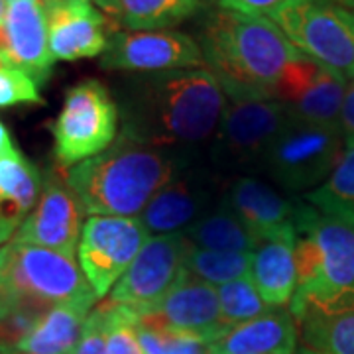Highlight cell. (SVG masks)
Segmentation results:
<instances>
[{"instance_id":"cell-32","label":"cell","mask_w":354,"mask_h":354,"mask_svg":"<svg viewBox=\"0 0 354 354\" xmlns=\"http://www.w3.org/2000/svg\"><path fill=\"white\" fill-rule=\"evenodd\" d=\"M321 69H323V65L304 53L297 59L290 62L283 67L278 83H276V101L293 104L297 99H301L307 93V88L315 83Z\"/></svg>"},{"instance_id":"cell-39","label":"cell","mask_w":354,"mask_h":354,"mask_svg":"<svg viewBox=\"0 0 354 354\" xmlns=\"http://www.w3.org/2000/svg\"><path fill=\"white\" fill-rule=\"evenodd\" d=\"M335 4H339L342 8H354V0H330Z\"/></svg>"},{"instance_id":"cell-16","label":"cell","mask_w":354,"mask_h":354,"mask_svg":"<svg viewBox=\"0 0 354 354\" xmlns=\"http://www.w3.org/2000/svg\"><path fill=\"white\" fill-rule=\"evenodd\" d=\"M46 16L51 55L62 62L102 55L111 36L118 32L93 0H67Z\"/></svg>"},{"instance_id":"cell-37","label":"cell","mask_w":354,"mask_h":354,"mask_svg":"<svg viewBox=\"0 0 354 354\" xmlns=\"http://www.w3.org/2000/svg\"><path fill=\"white\" fill-rule=\"evenodd\" d=\"M14 152H16V146H14L12 138H10V134H8L6 127L0 122V160H2V158H6V156H10V153Z\"/></svg>"},{"instance_id":"cell-13","label":"cell","mask_w":354,"mask_h":354,"mask_svg":"<svg viewBox=\"0 0 354 354\" xmlns=\"http://www.w3.org/2000/svg\"><path fill=\"white\" fill-rule=\"evenodd\" d=\"M201 65L205 67V62L195 38L174 30H118L101 57L102 69L130 73L199 69Z\"/></svg>"},{"instance_id":"cell-15","label":"cell","mask_w":354,"mask_h":354,"mask_svg":"<svg viewBox=\"0 0 354 354\" xmlns=\"http://www.w3.org/2000/svg\"><path fill=\"white\" fill-rule=\"evenodd\" d=\"M134 315L142 325L187 333L209 342L221 339L230 329L221 315L215 286L191 278L187 272L160 304Z\"/></svg>"},{"instance_id":"cell-29","label":"cell","mask_w":354,"mask_h":354,"mask_svg":"<svg viewBox=\"0 0 354 354\" xmlns=\"http://www.w3.org/2000/svg\"><path fill=\"white\" fill-rule=\"evenodd\" d=\"M216 293H218L221 315L228 327L252 321L256 317L268 313L270 309H274L262 299L250 276L228 281L225 286H221Z\"/></svg>"},{"instance_id":"cell-34","label":"cell","mask_w":354,"mask_h":354,"mask_svg":"<svg viewBox=\"0 0 354 354\" xmlns=\"http://www.w3.org/2000/svg\"><path fill=\"white\" fill-rule=\"evenodd\" d=\"M73 354H109V348H106V304L104 301L88 313Z\"/></svg>"},{"instance_id":"cell-25","label":"cell","mask_w":354,"mask_h":354,"mask_svg":"<svg viewBox=\"0 0 354 354\" xmlns=\"http://www.w3.org/2000/svg\"><path fill=\"white\" fill-rule=\"evenodd\" d=\"M346 83L348 81L341 71H335L323 65L315 83L307 88L304 97L297 99L293 104H288L291 114L307 122L339 127Z\"/></svg>"},{"instance_id":"cell-17","label":"cell","mask_w":354,"mask_h":354,"mask_svg":"<svg viewBox=\"0 0 354 354\" xmlns=\"http://www.w3.org/2000/svg\"><path fill=\"white\" fill-rule=\"evenodd\" d=\"M4 30L8 41V62L32 77L38 85L46 83L55 57L50 50L48 16L38 0H12L6 4Z\"/></svg>"},{"instance_id":"cell-4","label":"cell","mask_w":354,"mask_h":354,"mask_svg":"<svg viewBox=\"0 0 354 354\" xmlns=\"http://www.w3.org/2000/svg\"><path fill=\"white\" fill-rule=\"evenodd\" d=\"M297 286L290 311L299 323L307 313L337 315L354 309V225L297 203Z\"/></svg>"},{"instance_id":"cell-9","label":"cell","mask_w":354,"mask_h":354,"mask_svg":"<svg viewBox=\"0 0 354 354\" xmlns=\"http://www.w3.org/2000/svg\"><path fill=\"white\" fill-rule=\"evenodd\" d=\"M118 118L116 101L101 81L85 79L69 88L51 127L57 164L69 169L104 152L118 136Z\"/></svg>"},{"instance_id":"cell-7","label":"cell","mask_w":354,"mask_h":354,"mask_svg":"<svg viewBox=\"0 0 354 354\" xmlns=\"http://www.w3.org/2000/svg\"><path fill=\"white\" fill-rule=\"evenodd\" d=\"M346 150L341 127L307 122L291 114L266 158L262 176L288 193L317 189Z\"/></svg>"},{"instance_id":"cell-1","label":"cell","mask_w":354,"mask_h":354,"mask_svg":"<svg viewBox=\"0 0 354 354\" xmlns=\"http://www.w3.org/2000/svg\"><path fill=\"white\" fill-rule=\"evenodd\" d=\"M227 102L223 87L205 67L136 73L116 85L120 132L191 160H207Z\"/></svg>"},{"instance_id":"cell-43","label":"cell","mask_w":354,"mask_h":354,"mask_svg":"<svg viewBox=\"0 0 354 354\" xmlns=\"http://www.w3.org/2000/svg\"><path fill=\"white\" fill-rule=\"evenodd\" d=\"M353 22H354V10H353Z\"/></svg>"},{"instance_id":"cell-22","label":"cell","mask_w":354,"mask_h":354,"mask_svg":"<svg viewBox=\"0 0 354 354\" xmlns=\"http://www.w3.org/2000/svg\"><path fill=\"white\" fill-rule=\"evenodd\" d=\"M116 30L150 32L181 24L201 10L199 0H93Z\"/></svg>"},{"instance_id":"cell-27","label":"cell","mask_w":354,"mask_h":354,"mask_svg":"<svg viewBox=\"0 0 354 354\" xmlns=\"http://www.w3.org/2000/svg\"><path fill=\"white\" fill-rule=\"evenodd\" d=\"M297 325L307 348L319 354H354V309L337 315L307 313Z\"/></svg>"},{"instance_id":"cell-41","label":"cell","mask_w":354,"mask_h":354,"mask_svg":"<svg viewBox=\"0 0 354 354\" xmlns=\"http://www.w3.org/2000/svg\"><path fill=\"white\" fill-rule=\"evenodd\" d=\"M295 354H319V353L311 351V348H307V346H299V348L295 351Z\"/></svg>"},{"instance_id":"cell-24","label":"cell","mask_w":354,"mask_h":354,"mask_svg":"<svg viewBox=\"0 0 354 354\" xmlns=\"http://www.w3.org/2000/svg\"><path fill=\"white\" fill-rule=\"evenodd\" d=\"M183 234L195 248L211 252L252 254L258 244L256 236L228 209L223 199L213 211L185 228Z\"/></svg>"},{"instance_id":"cell-26","label":"cell","mask_w":354,"mask_h":354,"mask_svg":"<svg viewBox=\"0 0 354 354\" xmlns=\"http://www.w3.org/2000/svg\"><path fill=\"white\" fill-rule=\"evenodd\" d=\"M305 201L323 215L354 225V144L346 146L327 181L311 193H305Z\"/></svg>"},{"instance_id":"cell-5","label":"cell","mask_w":354,"mask_h":354,"mask_svg":"<svg viewBox=\"0 0 354 354\" xmlns=\"http://www.w3.org/2000/svg\"><path fill=\"white\" fill-rule=\"evenodd\" d=\"M75 256L10 241L0 248V319L12 313L44 317L57 305H97Z\"/></svg>"},{"instance_id":"cell-12","label":"cell","mask_w":354,"mask_h":354,"mask_svg":"<svg viewBox=\"0 0 354 354\" xmlns=\"http://www.w3.org/2000/svg\"><path fill=\"white\" fill-rule=\"evenodd\" d=\"M227 185V179L218 176L207 160L195 162L158 191L138 218L150 234L185 230L215 209Z\"/></svg>"},{"instance_id":"cell-31","label":"cell","mask_w":354,"mask_h":354,"mask_svg":"<svg viewBox=\"0 0 354 354\" xmlns=\"http://www.w3.org/2000/svg\"><path fill=\"white\" fill-rule=\"evenodd\" d=\"M106 304V348L109 354H144L136 337L134 313L113 301Z\"/></svg>"},{"instance_id":"cell-18","label":"cell","mask_w":354,"mask_h":354,"mask_svg":"<svg viewBox=\"0 0 354 354\" xmlns=\"http://www.w3.org/2000/svg\"><path fill=\"white\" fill-rule=\"evenodd\" d=\"M223 201L246 225L256 241L293 225L299 203L283 197L274 185L256 176L230 179Z\"/></svg>"},{"instance_id":"cell-30","label":"cell","mask_w":354,"mask_h":354,"mask_svg":"<svg viewBox=\"0 0 354 354\" xmlns=\"http://www.w3.org/2000/svg\"><path fill=\"white\" fill-rule=\"evenodd\" d=\"M134 327L144 354H213L211 342L201 337L165 327H148L138 321H134Z\"/></svg>"},{"instance_id":"cell-28","label":"cell","mask_w":354,"mask_h":354,"mask_svg":"<svg viewBox=\"0 0 354 354\" xmlns=\"http://www.w3.org/2000/svg\"><path fill=\"white\" fill-rule=\"evenodd\" d=\"M250 268H252V254L211 252L193 246L187 256L185 272L191 278L221 288L228 281L248 278Z\"/></svg>"},{"instance_id":"cell-38","label":"cell","mask_w":354,"mask_h":354,"mask_svg":"<svg viewBox=\"0 0 354 354\" xmlns=\"http://www.w3.org/2000/svg\"><path fill=\"white\" fill-rule=\"evenodd\" d=\"M218 2H221V0H199V6L209 10V8H215V6H218Z\"/></svg>"},{"instance_id":"cell-33","label":"cell","mask_w":354,"mask_h":354,"mask_svg":"<svg viewBox=\"0 0 354 354\" xmlns=\"http://www.w3.org/2000/svg\"><path fill=\"white\" fill-rule=\"evenodd\" d=\"M16 104H44L38 83L18 67L0 69V109Z\"/></svg>"},{"instance_id":"cell-11","label":"cell","mask_w":354,"mask_h":354,"mask_svg":"<svg viewBox=\"0 0 354 354\" xmlns=\"http://www.w3.org/2000/svg\"><path fill=\"white\" fill-rule=\"evenodd\" d=\"M191 248L193 244L183 230L150 236L127 274L111 290L109 301L124 305L134 313L148 311L185 276Z\"/></svg>"},{"instance_id":"cell-36","label":"cell","mask_w":354,"mask_h":354,"mask_svg":"<svg viewBox=\"0 0 354 354\" xmlns=\"http://www.w3.org/2000/svg\"><path fill=\"white\" fill-rule=\"evenodd\" d=\"M283 0H221L218 6L234 10V12L252 14V16H266L274 6H278Z\"/></svg>"},{"instance_id":"cell-14","label":"cell","mask_w":354,"mask_h":354,"mask_svg":"<svg viewBox=\"0 0 354 354\" xmlns=\"http://www.w3.org/2000/svg\"><path fill=\"white\" fill-rule=\"evenodd\" d=\"M83 216L85 209L67 185V179L50 171L34 211L26 216L12 241L75 256L85 225Z\"/></svg>"},{"instance_id":"cell-10","label":"cell","mask_w":354,"mask_h":354,"mask_svg":"<svg viewBox=\"0 0 354 354\" xmlns=\"http://www.w3.org/2000/svg\"><path fill=\"white\" fill-rule=\"evenodd\" d=\"M148 239L150 232L138 216H88L77 254L79 266L97 297L111 293Z\"/></svg>"},{"instance_id":"cell-3","label":"cell","mask_w":354,"mask_h":354,"mask_svg":"<svg viewBox=\"0 0 354 354\" xmlns=\"http://www.w3.org/2000/svg\"><path fill=\"white\" fill-rule=\"evenodd\" d=\"M201 162L148 146L118 132L113 144L67 169V185L85 215L138 216L158 191L187 165Z\"/></svg>"},{"instance_id":"cell-20","label":"cell","mask_w":354,"mask_h":354,"mask_svg":"<svg viewBox=\"0 0 354 354\" xmlns=\"http://www.w3.org/2000/svg\"><path fill=\"white\" fill-rule=\"evenodd\" d=\"M297 321L290 309L274 307L264 315L234 325L211 342L213 354H295Z\"/></svg>"},{"instance_id":"cell-35","label":"cell","mask_w":354,"mask_h":354,"mask_svg":"<svg viewBox=\"0 0 354 354\" xmlns=\"http://www.w3.org/2000/svg\"><path fill=\"white\" fill-rule=\"evenodd\" d=\"M339 127H341L342 136L346 140V146L354 144V77H351V81L346 83Z\"/></svg>"},{"instance_id":"cell-40","label":"cell","mask_w":354,"mask_h":354,"mask_svg":"<svg viewBox=\"0 0 354 354\" xmlns=\"http://www.w3.org/2000/svg\"><path fill=\"white\" fill-rule=\"evenodd\" d=\"M4 14H6V0H0V24H4Z\"/></svg>"},{"instance_id":"cell-21","label":"cell","mask_w":354,"mask_h":354,"mask_svg":"<svg viewBox=\"0 0 354 354\" xmlns=\"http://www.w3.org/2000/svg\"><path fill=\"white\" fill-rule=\"evenodd\" d=\"M41 174L16 152L0 160V244L12 239L41 195Z\"/></svg>"},{"instance_id":"cell-19","label":"cell","mask_w":354,"mask_h":354,"mask_svg":"<svg viewBox=\"0 0 354 354\" xmlns=\"http://www.w3.org/2000/svg\"><path fill=\"white\" fill-rule=\"evenodd\" d=\"M250 278L270 307H286L291 304L297 286L293 225L258 241L252 252Z\"/></svg>"},{"instance_id":"cell-6","label":"cell","mask_w":354,"mask_h":354,"mask_svg":"<svg viewBox=\"0 0 354 354\" xmlns=\"http://www.w3.org/2000/svg\"><path fill=\"white\" fill-rule=\"evenodd\" d=\"M291 111L276 99H228L223 120L209 146L207 162L227 181L260 176L274 142Z\"/></svg>"},{"instance_id":"cell-8","label":"cell","mask_w":354,"mask_h":354,"mask_svg":"<svg viewBox=\"0 0 354 354\" xmlns=\"http://www.w3.org/2000/svg\"><path fill=\"white\" fill-rule=\"evenodd\" d=\"M266 18L304 55L354 77L353 10L330 0H283Z\"/></svg>"},{"instance_id":"cell-23","label":"cell","mask_w":354,"mask_h":354,"mask_svg":"<svg viewBox=\"0 0 354 354\" xmlns=\"http://www.w3.org/2000/svg\"><path fill=\"white\" fill-rule=\"evenodd\" d=\"M95 305L67 304L50 309L16 344L26 354H73Z\"/></svg>"},{"instance_id":"cell-42","label":"cell","mask_w":354,"mask_h":354,"mask_svg":"<svg viewBox=\"0 0 354 354\" xmlns=\"http://www.w3.org/2000/svg\"><path fill=\"white\" fill-rule=\"evenodd\" d=\"M8 2H12V0H6V4H8ZM38 2H39V0H38Z\"/></svg>"},{"instance_id":"cell-2","label":"cell","mask_w":354,"mask_h":354,"mask_svg":"<svg viewBox=\"0 0 354 354\" xmlns=\"http://www.w3.org/2000/svg\"><path fill=\"white\" fill-rule=\"evenodd\" d=\"M195 41L228 99H276L283 67L301 55L270 18L221 6L203 16Z\"/></svg>"}]
</instances>
